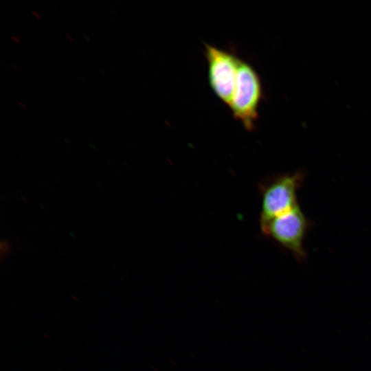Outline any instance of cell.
Here are the masks:
<instances>
[{"instance_id":"obj_1","label":"cell","mask_w":371,"mask_h":371,"mask_svg":"<svg viewBox=\"0 0 371 371\" xmlns=\"http://www.w3.org/2000/svg\"><path fill=\"white\" fill-rule=\"evenodd\" d=\"M305 177L304 171L298 170L276 175L259 183L258 191L261 197L260 227L298 205L297 194Z\"/></svg>"},{"instance_id":"obj_6","label":"cell","mask_w":371,"mask_h":371,"mask_svg":"<svg viewBox=\"0 0 371 371\" xmlns=\"http://www.w3.org/2000/svg\"><path fill=\"white\" fill-rule=\"evenodd\" d=\"M32 14L38 19H40L41 16H40V14L38 12L35 11V10H32Z\"/></svg>"},{"instance_id":"obj_9","label":"cell","mask_w":371,"mask_h":371,"mask_svg":"<svg viewBox=\"0 0 371 371\" xmlns=\"http://www.w3.org/2000/svg\"><path fill=\"white\" fill-rule=\"evenodd\" d=\"M13 67H14L16 69H17L18 71H20L19 68L17 67V65H13Z\"/></svg>"},{"instance_id":"obj_3","label":"cell","mask_w":371,"mask_h":371,"mask_svg":"<svg viewBox=\"0 0 371 371\" xmlns=\"http://www.w3.org/2000/svg\"><path fill=\"white\" fill-rule=\"evenodd\" d=\"M313 223L297 205L260 227L263 236L290 252L300 262L307 258L304 240Z\"/></svg>"},{"instance_id":"obj_5","label":"cell","mask_w":371,"mask_h":371,"mask_svg":"<svg viewBox=\"0 0 371 371\" xmlns=\"http://www.w3.org/2000/svg\"><path fill=\"white\" fill-rule=\"evenodd\" d=\"M11 40L14 41V43H19V37L16 35H12L11 36Z\"/></svg>"},{"instance_id":"obj_8","label":"cell","mask_w":371,"mask_h":371,"mask_svg":"<svg viewBox=\"0 0 371 371\" xmlns=\"http://www.w3.org/2000/svg\"><path fill=\"white\" fill-rule=\"evenodd\" d=\"M17 103H18V104H19L20 106H21V107H23V108H25V105H24V104H23L22 102L18 101Z\"/></svg>"},{"instance_id":"obj_2","label":"cell","mask_w":371,"mask_h":371,"mask_svg":"<svg viewBox=\"0 0 371 371\" xmlns=\"http://www.w3.org/2000/svg\"><path fill=\"white\" fill-rule=\"evenodd\" d=\"M262 98L259 74L249 63L240 60L229 108L234 119L248 131L254 129Z\"/></svg>"},{"instance_id":"obj_4","label":"cell","mask_w":371,"mask_h":371,"mask_svg":"<svg viewBox=\"0 0 371 371\" xmlns=\"http://www.w3.org/2000/svg\"><path fill=\"white\" fill-rule=\"evenodd\" d=\"M204 46L210 86L217 98L229 106L240 59L232 50L207 43Z\"/></svg>"},{"instance_id":"obj_7","label":"cell","mask_w":371,"mask_h":371,"mask_svg":"<svg viewBox=\"0 0 371 371\" xmlns=\"http://www.w3.org/2000/svg\"><path fill=\"white\" fill-rule=\"evenodd\" d=\"M65 36H66L70 41H73L71 35H70V34L66 33V34H65Z\"/></svg>"}]
</instances>
